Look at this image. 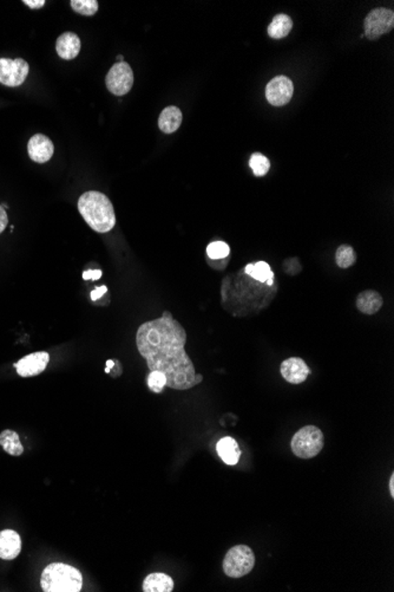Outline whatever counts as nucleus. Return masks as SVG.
Wrapping results in <instances>:
<instances>
[{
	"mask_svg": "<svg viewBox=\"0 0 394 592\" xmlns=\"http://www.w3.org/2000/svg\"><path fill=\"white\" fill-rule=\"evenodd\" d=\"M142 590L144 592H171L174 590V581L168 574L155 572L145 578Z\"/></svg>",
	"mask_w": 394,
	"mask_h": 592,
	"instance_id": "18",
	"label": "nucleus"
},
{
	"mask_svg": "<svg viewBox=\"0 0 394 592\" xmlns=\"http://www.w3.org/2000/svg\"><path fill=\"white\" fill-rule=\"evenodd\" d=\"M393 481H394V474L392 473V475H390V496H392V498H393V496H394Z\"/></svg>",
	"mask_w": 394,
	"mask_h": 592,
	"instance_id": "31",
	"label": "nucleus"
},
{
	"mask_svg": "<svg viewBox=\"0 0 394 592\" xmlns=\"http://www.w3.org/2000/svg\"><path fill=\"white\" fill-rule=\"evenodd\" d=\"M79 211L86 224L97 233H108L115 228L116 214L112 202L97 190L83 193L79 199Z\"/></svg>",
	"mask_w": 394,
	"mask_h": 592,
	"instance_id": "2",
	"label": "nucleus"
},
{
	"mask_svg": "<svg viewBox=\"0 0 394 592\" xmlns=\"http://www.w3.org/2000/svg\"><path fill=\"white\" fill-rule=\"evenodd\" d=\"M105 84L115 96L127 95L134 84V72L130 65L127 62H118L112 65L105 77Z\"/></svg>",
	"mask_w": 394,
	"mask_h": 592,
	"instance_id": "7",
	"label": "nucleus"
},
{
	"mask_svg": "<svg viewBox=\"0 0 394 592\" xmlns=\"http://www.w3.org/2000/svg\"><path fill=\"white\" fill-rule=\"evenodd\" d=\"M335 261L340 268H350L357 263V254L350 245L339 246L335 254Z\"/></svg>",
	"mask_w": 394,
	"mask_h": 592,
	"instance_id": "22",
	"label": "nucleus"
},
{
	"mask_svg": "<svg viewBox=\"0 0 394 592\" xmlns=\"http://www.w3.org/2000/svg\"><path fill=\"white\" fill-rule=\"evenodd\" d=\"M245 272L259 283L267 284L268 287H272L274 283V273L272 272L271 266L266 261L247 265Z\"/></svg>",
	"mask_w": 394,
	"mask_h": 592,
	"instance_id": "19",
	"label": "nucleus"
},
{
	"mask_svg": "<svg viewBox=\"0 0 394 592\" xmlns=\"http://www.w3.org/2000/svg\"><path fill=\"white\" fill-rule=\"evenodd\" d=\"M186 343V330L169 311L143 323L136 334L138 353L150 371L163 373L167 376L165 387L175 390H188L203 381L184 350Z\"/></svg>",
	"mask_w": 394,
	"mask_h": 592,
	"instance_id": "1",
	"label": "nucleus"
},
{
	"mask_svg": "<svg viewBox=\"0 0 394 592\" xmlns=\"http://www.w3.org/2000/svg\"><path fill=\"white\" fill-rule=\"evenodd\" d=\"M107 365H108V367H107V369H105V371L109 374L110 373V368H111V367H114V362L110 360V361L107 362Z\"/></svg>",
	"mask_w": 394,
	"mask_h": 592,
	"instance_id": "32",
	"label": "nucleus"
},
{
	"mask_svg": "<svg viewBox=\"0 0 394 592\" xmlns=\"http://www.w3.org/2000/svg\"><path fill=\"white\" fill-rule=\"evenodd\" d=\"M0 446L12 456H20L24 453V447L19 439L18 433L11 429H5L0 433Z\"/></svg>",
	"mask_w": 394,
	"mask_h": 592,
	"instance_id": "21",
	"label": "nucleus"
},
{
	"mask_svg": "<svg viewBox=\"0 0 394 592\" xmlns=\"http://www.w3.org/2000/svg\"><path fill=\"white\" fill-rule=\"evenodd\" d=\"M102 273L101 270H89V271H86V272L83 273V279L84 280H98L101 278Z\"/></svg>",
	"mask_w": 394,
	"mask_h": 592,
	"instance_id": "28",
	"label": "nucleus"
},
{
	"mask_svg": "<svg viewBox=\"0 0 394 592\" xmlns=\"http://www.w3.org/2000/svg\"><path fill=\"white\" fill-rule=\"evenodd\" d=\"M383 296L374 290H365L358 294L357 309L360 313L372 316L383 308Z\"/></svg>",
	"mask_w": 394,
	"mask_h": 592,
	"instance_id": "15",
	"label": "nucleus"
},
{
	"mask_svg": "<svg viewBox=\"0 0 394 592\" xmlns=\"http://www.w3.org/2000/svg\"><path fill=\"white\" fill-rule=\"evenodd\" d=\"M229 252H231V249L224 242H214L209 244L207 247V254L212 261H221L224 258H227Z\"/></svg>",
	"mask_w": 394,
	"mask_h": 592,
	"instance_id": "25",
	"label": "nucleus"
},
{
	"mask_svg": "<svg viewBox=\"0 0 394 592\" xmlns=\"http://www.w3.org/2000/svg\"><path fill=\"white\" fill-rule=\"evenodd\" d=\"M364 27V36L369 41L378 39L393 30L394 12L386 8H374L365 18Z\"/></svg>",
	"mask_w": 394,
	"mask_h": 592,
	"instance_id": "6",
	"label": "nucleus"
},
{
	"mask_svg": "<svg viewBox=\"0 0 394 592\" xmlns=\"http://www.w3.org/2000/svg\"><path fill=\"white\" fill-rule=\"evenodd\" d=\"M292 29H293V20L290 15L280 13V15H276L272 22L269 24L268 34H269V37L274 38V39H281V38L288 36Z\"/></svg>",
	"mask_w": 394,
	"mask_h": 592,
	"instance_id": "20",
	"label": "nucleus"
},
{
	"mask_svg": "<svg viewBox=\"0 0 394 592\" xmlns=\"http://www.w3.org/2000/svg\"><path fill=\"white\" fill-rule=\"evenodd\" d=\"M56 51L62 60H75L81 51V39L74 32H64L57 39Z\"/></svg>",
	"mask_w": 394,
	"mask_h": 592,
	"instance_id": "14",
	"label": "nucleus"
},
{
	"mask_svg": "<svg viewBox=\"0 0 394 592\" xmlns=\"http://www.w3.org/2000/svg\"><path fill=\"white\" fill-rule=\"evenodd\" d=\"M182 112L175 105L163 109L158 117V127L165 134L175 133L182 124Z\"/></svg>",
	"mask_w": 394,
	"mask_h": 592,
	"instance_id": "17",
	"label": "nucleus"
},
{
	"mask_svg": "<svg viewBox=\"0 0 394 592\" xmlns=\"http://www.w3.org/2000/svg\"><path fill=\"white\" fill-rule=\"evenodd\" d=\"M22 551V538L13 529L0 531V559L13 560Z\"/></svg>",
	"mask_w": 394,
	"mask_h": 592,
	"instance_id": "13",
	"label": "nucleus"
},
{
	"mask_svg": "<svg viewBox=\"0 0 394 592\" xmlns=\"http://www.w3.org/2000/svg\"><path fill=\"white\" fill-rule=\"evenodd\" d=\"M27 153L31 160L36 164H46L53 157L55 145L48 136L36 134L29 140Z\"/></svg>",
	"mask_w": 394,
	"mask_h": 592,
	"instance_id": "11",
	"label": "nucleus"
},
{
	"mask_svg": "<svg viewBox=\"0 0 394 592\" xmlns=\"http://www.w3.org/2000/svg\"><path fill=\"white\" fill-rule=\"evenodd\" d=\"M117 60H118L119 62H123V60H124V56H122V55H119V56H117Z\"/></svg>",
	"mask_w": 394,
	"mask_h": 592,
	"instance_id": "33",
	"label": "nucleus"
},
{
	"mask_svg": "<svg viewBox=\"0 0 394 592\" xmlns=\"http://www.w3.org/2000/svg\"><path fill=\"white\" fill-rule=\"evenodd\" d=\"M216 451L222 461L229 466L236 465L241 456V449L238 447V441L231 436H226L219 440L216 445Z\"/></svg>",
	"mask_w": 394,
	"mask_h": 592,
	"instance_id": "16",
	"label": "nucleus"
},
{
	"mask_svg": "<svg viewBox=\"0 0 394 592\" xmlns=\"http://www.w3.org/2000/svg\"><path fill=\"white\" fill-rule=\"evenodd\" d=\"M250 166L254 171L255 176H264L267 174L269 168H271V162L268 160V157H264L262 154L255 153L252 155L250 161Z\"/></svg>",
	"mask_w": 394,
	"mask_h": 592,
	"instance_id": "23",
	"label": "nucleus"
},
{
	"mask_svg": "<svg viewBox=\"0 0 394 592\" xmlns=\"http://www.w3.org/2000/svg\"><path fill=\"white\" fill-rule=\"evenodd\" d=\"M48 362L50 355L46 351H38L19 360L15 363V368L17 369L19 376L34 377L41 375L44 371Z\"/></svg>",
	"mask_w": 394,
	"mask_h": 592,
	"instance_id": "10",
	"label": "nucleus"
},
{
	"mask_svg": "<svg viewBox=\"0 0 394 592\" xmlns=\"http://www.w3.org/2000/svg\"><path fill=\"white\" fill-rule=\"evenodd\" d=\"M167 386V376L160 371H150L148 376V387L154 393L160 394L163 391L164 387Z\"/></svg>",
	"mask_w": 394,
	"mask_h": 592,
	"instance_id": "26",
	"label": "nucleus"
},
{
	"mask_svg": "<svg viewBox=\"0 0 394 592\" xmlns=\"http://www.w3.org/2000/svg\"><path fill=\"white\" fill-rule=\"evenodd\" d=\"M22 3L30 8H41L45 5V0H24Z\"/></svg>",
	"mask_w": 394,
	"mask_h": 592,
	"instance_id": "30",
	"label": "nucleus"
},
{
	"mask_svg": "<svg viewBox=\"0 0 394 592\" xmlns=\"http://www.w3.org/2000/svg\"><path fill=\"white\" fill-rule=\"evenodd\" d=\"M255 555L250 546L236 545L227 552L224 559V572L231 578L245 577L253 571Z\"/></svg>",
	"mask_w": 394,
	"mask_h": 592,
	"instance_id": "5",
	"label": "nucleus"
},
{
	"mask_svg": "<svg viewBox=\"0 0 394 592\" xmlns=\"http://www.w3.org/2000/svg\"><path fill=\"white\" fill-rule=\"evenodd\" d=\"M74 11L82 15H96L98 11V1L96 0H72L70 3Z\"/></svg>",
	"mask_w": 394,
	"mask_h": 592,
	"instance_id": "24",
	"label": "nucleus"
},
{
	"mask_svg": "<svg viewBox=\"0 0 394 592\" xmlns=\"http://www.w3.org/2000/svg\"><path fill=\"white\" fill-rule=\"evenodd\" d=\"M293 93V82L286 76H278L273 79L266 88V98L274 107H283L290 103Z\"/></svg>",
	"mask_w": 394,
	"mask_h": 592,
	"instance_id": "9",
	"label": "nucleus"
},
{
	"mask_svg": "<svg viewBox=\"0 0 394 592\" xmlns=\"http://www.w3.org/2000/svg\"><path fill=\"white\" fill-rule=\"evenodd\" d=\"M324 433L316 426H306L295 433L290 442L294 454L300 459L315 458L322 451Z\"/></svg>",
	"mask_w": 394,
	"mask_h": 592,
	"instance_id": "4",
	"label": "nucleus"
},
{
	"mask_svg": "<svg viewBox=\"0 0 394 592\" xmlns=\"http://www.w3.org/2000/svg\"><path fill=\"white\" fill-rule=\"evenodd\" d=\"M8 212L5 211L4 207L0 205V235L5 231V228H8Z\"/></svg>",
	"mask_w": 394,
	"mask_h": 592,
	"instance_id": "27",
	"label": "nucleus"
},
{
	"mask_svg": "<svg viewBox=\"0 0 394 592\" xmlns=\"http://www.w3.org/2000/svg\"><path fill=\"white\" fill-rule=\"evenodd\" d=\"M41 586L44 592H79L83 588V576L74 566L53 563L43 571Z\"/></svg>",
	"mask_w": 394,
	"mask_h": 592,
	"instance_id": "3",
	"label": "nucleus"
},
{
	"mask_svg": "<svg viewBox=\"0 0 394 592\" xmlns=\"http://www.w3.org/2000/svg\"><path fill=\"white\" fill-rule=\"evenodd\" d=\"M107 292H108L107 287H97L96 290H93L91 292V299L93 301H97V299L102 298L103 294H107Z\"/></svg>",
	"mask_w": 394,
	"mask_h": 592,
	"instance_id": "29",
	"label": "nucleus"
},
{
	"mask_svg": "<svg viewBox=\"0 0 394 592\" xmlns=\"http://www.w3.org/2000/svg\"><path fill=\"white\" fill-rule=\"evenodd\" d=\"M30 67L22 58H0V83L6 86H19L25 82Z\"/></svg>",
	"mask_w": 394,
	"mask_h": 592,
	"instance_id": "8",
	"label": "nucleus"
},
{
	"mask_svg": "<svg viewBox=\"0 0 394 592\" xmlns=\"http://www.w3.org/2000/svg\"><path fill=\"white\" fill-rule=\"evenodd\" d=\"M280 371L288 383L300 384L307 380L311 369L302 358L290 357L281 363Z\"/></svg>",
	"mask_w": 394,
	"mask_h": 592,
	"instance_id": "12",
	"label": "nucleus"
}]
</instances>
